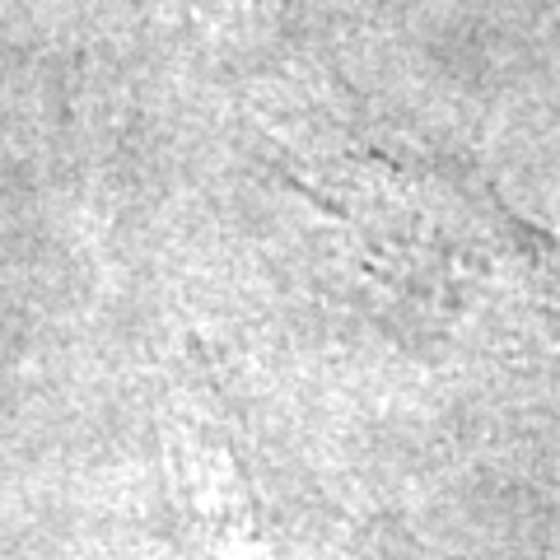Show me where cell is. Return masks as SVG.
Instances as JSON below:
<instances>
[{"instance_id":"6da1fadb","label":"cell","mask_w":560,"mask_h":560,"mask_svg":"<svg viewBox=\"0 0 560 560\" xmlns=\"http://www.w3.org/2000/svg\"><path fill=\"white\" fill-rule=\"evenodd\" d=\"M168 471L178 486L187 537L201 541L206 560H261V528L253 486L234 463V448L220 440L215 420L178 416L168 425Z\"/></svg>"}]
</instances>
